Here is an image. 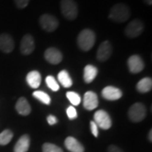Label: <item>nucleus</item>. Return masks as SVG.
Returning a JSON list of instances; mask_svg holds the SVG:
<instances>
[{"mask_svg":"<svg viewBox=\"0 0 152 152\" xmlns=\"http://www.w3.org/2000/svg\"><path fill=\"white\" fill-rule=\"evenodd\" d=\"M96 42V34L91 29H84L79 33L77 37V44L79 48L88 52L92 48Z\"/></svg>","mask_w":152,"mask_h":152,"instance_id":"nucleus-1","label":"nucleus"},{"mask_svg":"<svg viewBox=\"0 0 152 152\" xmlns=\"http://www.w3.org/2000/svg\"><path fill=\"white\" fill-rule=\"evenodd\" d=\"M108 17L110 20L117 23H124L130 17L129 7L124 4H117L110 10Z\"/></svg>","mask_w":152,"mask_h":152,"instance_id":"nucleus-2","label":"nucleus"},{"mask_svg":"<svg viewBox=\"0 0 152 152\" xmlns=\"http://www.w3.org/2000/svg\"><path fill=\"white\" fill-rule=\"evenodd\" d=\"M60 10L62 15L68 20H75L78 16V5L75 0H61Z\"/></svg>","mask_w":152,"mask_h":152,"instance_id":"nucleus-3","label":"nucleus"},{"mask_svg":"<svg viewBox=\"0 0 152 152\" xmlns=\"http://www.w3.org/2000/svg\"><path fill=\"white\" fill-rule=\"evenodd\" d=\"M147 114V110L145 106L140 102H136L133 104L129 109L128 116L129 118L133 123H140L145 118Z\"/></svg>","mask_w":152,"mask_h":152,"instance_id":"nucleus-4","label":"nucleus"},{"mask_svg":"<svg viewBox=\"0 0 152 152\" xmlns=\"http://www.w3.org/2000/svg\"><path fill=\"white\" fill-rule=\"evenodd\" d=\"M39 24L45 31L53 32L58 27L59 21L53 15L50 14H44L39 18Z\"/></svg>","mask_w":152,"mask_h":152,"instance_id":"nucleus-5","label":"nucleus"},{"mask_svg":"<svg viewBox=\"0 0 152 152\" xmlns=\"http://www.w3.org/2000/svg\"><path fill=\"white\" fill-rule=\"evenodd\" d=\"M144 28H145L144 23L141 20L136 19V20L130 21L127 25V26L124 30V33L127 37H138L144 31Z\"/></svg>","mask_w":152,"mask_h":152,"instance_id":"nucleus-6","label":"nucleus"},{"mask_svg":"<svg viewBox=\"0 0 152 152\" xmlns=\"http://www.w3.org/2000/svg\"><path fill=\"white\" fill-rule=\"evenodd\" d=\"M94 122L97 125V127L101 128L102 129H104V130L109 129L113 124L110 115L104 110H98L95 113Z\"/></svg>","mask_w":152,"mask_h":152,"instance_id":"nucleus-7","label":"nucleus"},{"mask_svg":"<svg viewBox=\"0 0 152 152\" xmlns=\"http://www.w3.org/2000/svg\"><path fill=\"white\" fill-rule=\"evenodd\" d=\"M113 53V47L109 41H104L99 46L96 53V58L100 62H105L108 60Z\"/></svg>","mask_w":152,"mask_h":152,"instance_id":"nucleus-8","label":"nucleus"},{"mask_svg":"<svg viewBox=\"0 0 152 152\" xmlns=\"http://www.w3.org/2000/svg\"><path fill=\"white\" fill-rule=\"evenodd\" d=\"M127 64H128L129 69L132 74H139L145 68L144 61L139 55L137 54L130 56L128 59Z\"/></svg>","mask_w":152,"mask_h":152,"instance_id":"nucleus-9","label":"nucleus"},{"mask_svg":"<svg viewBox=\"0 0 152 152\" xmlns=\"http://www.w3.org/2000/svg\"><path fill=\"white\" fill-rule=\"evenodd\" d=\"M20 50L23 55H30L32 53L33 51L35 50V41L31 34H26L23 37Z\"/></svg>","mask_w":152,"mask_h":152,"instance_id":"nucleus-10","label":"nucleus"},{"mask_svg":"<svg viewBox=\"0 0 152 152\" xmlns=\"http://www.w3.org/2000/svg\"><path fill=\"white\" fill-rule=\"evenodd\" d=\"M44 58L51 64H58L63 60V54L56 48H48L44 53Z\"/></svg>","mask_w":152,"mask_h":152,"instance_id":"nucleus-11","label":"nucleus"},{"mask_svg":"<svg viewBox=\"0 0 152 152\" xmlns=\"http://www.w3.org/2000/svg\"><path fill=\"white\" fill-rule=\"evenodd\" d=\"M99 105L97 95L93 91H87L84 95L83 106L88 111H92L96 109Z\"/></svg>","mask_w":152,"mask_h":152,"instance_id":"nucleus-12","label":"nucleus"},{"mask_svg":"<svg viewBox=\"0 0 152 152\" xmlns=\"http://www.w3.org/2000/svg\"><path fill=\"white\" fill-rule=\"evenodd\" d=\"M15 48V42L10 34L3 33L0 35V50L3 53H10Z\"/></svg>","mask_w":152,"mask_h":152,"instance_id":"nucleus-13","label":"nucleus"},{"mask_svg":"<svg viewBox=\"0 0 152 152\" xmlns=\"http://www.w3.org/2000/svg\"><path fill=\"white\" fill-rule=\"evenodd\" d=\"M102 96L104 99L108 101H117L123 96L122 91L114 86H106L102 91Z\"/></svg>","mask_w":152,"mask_h":152,"instance_id":"nucleus-14","label":"nucleus"},{"mask_svg":"<svg viewBox=\"0 0 152 152\" xmlns=\"http://www.w3.org/2000/svg\"><path fill=\"white\" fill-rule=\"evenodd\" d=\"M64 145L66 149L70 152H85V148L81 143L72 136L66 138Z\"/></svg>","mask_w":152,"mask_h":152,"instance_id":"nucleus-15","label":"nucleus"},{"mask_svg":"<svg viewBox=\"0 0 152 152\" xmlns=\"http://www.w3.org/2000/svg\"><path fill=\"white\" fill-rule=\"evenodd\" d=\"M15 109H16L17 113L21 116H28L31 112V105L24 96L18 99L15 104Z\"/></svg>","mask_w":152,"mask_h":152,"instance_id":"nucleus-16","label":"nucleus"},{"mask_svg":"<svg viewBox=\"0 0 152 152\" xmlns=\"http://www.w3.org/2000/svg\"><path fill=\"white\" fill-rule=\"evenodd\" d=\"M31 139L28 134L22 135L14 147V152H27L30 147Z\"/></svg>","mask_w":152,"mask_h":152,"instance_id":"nucleus-17","label":"nucleus"},{"mask_svg":"<svg viewBox=\"0 0 152 152\" xmlns=\"http://www.w3.org/2000/svg\"><path fill=\"white\" fill-rule=\"evenodd\" d=\"M26 82L29 85V86L31 87L33 89H37L40 86L41 82H42L41 74L37 70L31 71L26 75Z\"/></svg>","mask_w":152,"mask_h":152,"instance_id":"nucleus-18","label":"nucleus"},{"mask_svg":"<svg viewBox=\"0 0 152 152\" xmlns=\"http://www.w3.org/2000/svg\"><path fill=\"white\" fill-rule=\"evenodd\" d=\"M98 74V69L96 67L88 64L84 69V80L86 84H90L96 78Z\"/></svg>","mask_w":152,"mask_h":152,"instance_id":"nucleus-19","label":"nucleus"},{"mask_svg":"<svg viewBox=\"0 0 152 152\" xmlns=\"http://www.w3.org/2000/svg\"><path fill=\"white\" fill-rule=\"evenodd\" d=\"M152 88V80L151 78L145 77L140 80L138 82L136 89L140 93H146L151 91Z\"/></svg>","mask_w":152,"mask_h":152,"instance_id":"nucleus-20","label":"nucleus"},{"mask_svg":"<svg viewBox=\"0 0 152 152\" xmlns=\"http://www.w3.org/2000/svg\"><path fill=\"white\" fill-rule=\"evenodd\" d=\"M58 80L64 88H69L73 85V80L69 74L66 70H61L58 75Z\"/></svg>","mask_w":152,"mask_h":152,"instance_id":"nucleus-21","label":"nucleus"},{"mask_svg":"<svg viewBox=\"0 0 152 152\" xmlns=\"http://www.w3.org/2000/svg\"><path fill=\"white\" fill-rule=\"evenodd\" d=\"M32 96L36 99H37L38 101H40L41 102H42L45 105H50L51 104V98L47 93L42 91H34Z\"/></svg>","mask_w":152,"mask_h":152,"instance_id":"nucleus-22","label":"nucleus"},{"mask_svg":"<svg viewBox=\"0 0 152 152\" xmlns=\"http://www.w3.org/2000/svg\"><path fill=\"white\" fill-rule=\"evenodd\" d=\"M14 134L10 129H5L0 134V145H8L13 139Z\"/></svg>","mask_w":152,"mask_h":152,"instance_id":"nucleus-23","label":"nucleus"},{"mask_svg":"<svg viewBox=\"0 0 152 152\" xmlns=\"http://www.w3.org/2000/svg\"><path fill=\"white\" fill-rule=\"evenodd\" d=\"M66 97L69 99L71 104L74 106H78L81 102V98L80 96V95L75 91H68L66 93Z\"/></svg>","mask_w":152,"mask_h":152,"instance_id":"nucleus-24","label":"nucleus"},{"mask_svg":"<svg viewBox=\"0 0 152 152\" xmlns=\"http://www.w3.org/2000/svg\"><path fill=\"white\" fill-rule=\"evenodd\" d=\"M45 80H46L47 86H48L53 91H58L59 90V85L58 84V82L56 81V80H55L53 76H47Z\"/></svg>","mask_w":152,"mask_h":152,"instance_id":"nucleus-25","label":"nucleus"},{"mask_svg":"<svg viewBox=\"0 0 152 152\" xmlns=\"http://www.w3.org/2000/svg\"><path fill=\"white\" fill-rule=\"evenodd\" d=\"M42 152H64L63 150L52 143H44L42 145Z\"/></svg>","mask_w":152,"mask_h":152,"instance_id":"nucleus-26","label":"nucleus"},{"mask_svg":"<svg viewBox=\"0 0 152 152\" xmlns=\"http://www.w3.org/2000/svg\"><path fill=\"white\" fill-rule=\"evenodd\" d=\"M66 113H67L68 118H69L70 120L76 119V118H77V117H78L77 111H76V109L75 108V107H74V106H70V107H69L67 108V110H66Z\"/></svg>","mask_w":152,"mask_h":152,"instance_id":"nucleus-27","label":"nucleus"},{"mask_svg":"<svg viewBox=\"0 0 152 152\" xmlns=\"http://www.w3.org/2000/svg\"><path fill=\"white\" fill-rule=\"evenodd\" d=\"M14 1H15V4L17 8L20 10H23V9L26 8L30 3V0H14Z\"/></svg>","mask_w":152,"mask_h":152,"instance_id":"nucleus-28","label":"nucleus"},{"mask_svg":"<svg viewBox=\"0 0 152 152\" xmlns=\"http://www.w3.org/2000/svg\"><path fill=\"white\" fill-rule=\"evenodd\" d=\"M91 124V130L92 134L96 138V137H98V134H99L97 125L96 124V123L94 121H91V124Z\"/></svg>","mask_w":152,"mask_h":152,"instance_id":"nucleus-29","label":"nucleus"},{"mask_svg":"<svg viewBox=\"0 0 152 152\" xmlns=\"http://www.w3.org/2000/svg\"><path fill=\"white\" fill-rule=\"evenodd\" d=\"M47 121H48L49 125H54L58 123V118L53 115H49L47 118Z\"/></svg>","mask_w":152,"mask_h":152,"instance_id":"nucleus-30","label":"nucleus"},{"mask_svg":"<svg viewBox=\"0 0 152 152\" xmlns=\"http://www.w3.org/2000/svg\"><path fill=\"white\" fill-rule=\"evenodd\" d=\"M107 152H124L119 147L115 145H111L107 149Z\"/></svg>","mask_w":152,"mask_h":152,"instance_id":"nucleus-31","label":"nucleus"},{"mask_svg":"<svg viewBox=\"0 0 152 152\" xmlns=\"http://www.w3.org/2000/svg\"><path fill=\"white\" fill-rule=\"evenodd\" d=\"M148 138H149V140H150V141H152V130L151 129L150 132H149V136H148Z\"/></svg>","mask_w":152,"mask_h":152,"instance_id":"nucleus-32","label":"nucleus"},{"mask_svg":"<svg viewBox=\"0 0 152 152\" xmlns=\"http://www.w3.org/2000/svg\"><path fill=\"white\" fill-rule=\"evenodd\" d=\"M145 1V3L148 4V5H151L152 4V0H144Z\"/></svg>","mask_w":152,"mask_h":152,"instance_id":"nucleus-33","label":"nucleus"}]
</instances>
